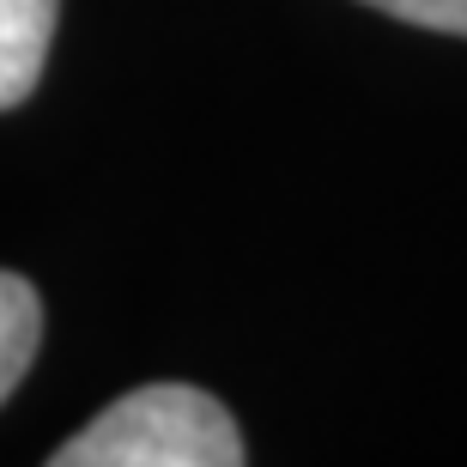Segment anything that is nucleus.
<instances>
[{
  "mask_svg": "<svg viewBox=\"0 0 467 467\" xmlns=\"http://www.w3.org/2000/svg\"><path fill=\"white\" fill-rule=\"evenodd\" d=\"M389 18H407V25H425V31H450L467 36V0H364Z\"/></svg>",
  "mask_w": 467,
  "mask_h": 467,
  "instance_id": "obj_4",
  "label": "nucleus"
},
{
  "mask_svg": "<svg viewBox=\"0 0 467 467\" xmlns=\"http://www.w3.org/2000/svg\"><path fill=\"white\" fill-rule=\"evenodd\" d=\"M55 467H237V419L194 382H146L109 400L79 437L49 455Z\"/></svg>",
  "mask_w": 467,
  "mask_h": 467,
  "instance_id": "obj_1",
  "label": "nucleus"
},
{
  "mask_svg": "<svg viewBox=\"0 0 467 467\" xmlns=\"http://www.w3.org/2000/svg\"><path fill=\"white\" fill-rule=\"evenodd\" d=\"M55 13L61 0H0V109L25 104L36 91L55 43Z\"/></svg>",
  "mask_w": 467,
  "mask_h": 467,
  "instance_id": "obj_2",
  "label": "nucleus"
},
{
  "mask_svg": "<svg viewBox=\"0 0 467 467\" xmlns=\"http://www.w3.org/2000/svg\"><path fill=\"white\" fill-rule=\"evenodd\" d=\"M36 340H43V297H36V285L18 274H0V400L25 382V370L36 358Z\"/></svg>",
  "mask_w": 467,
  "mask_h": 467,
  "instance_id": "obj_3",
  "label": "nucleus"
}]
</instances>
